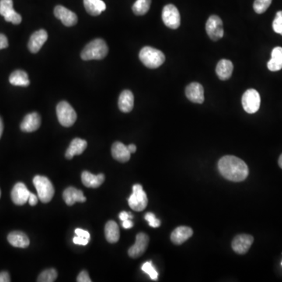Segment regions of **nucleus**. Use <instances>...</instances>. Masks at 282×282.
Segmentation results:
<instances>
[{
    "instance_id": "a19ab883",
    "label": "nucleus",
    "mask_w": 282,
    "mask_h": 282,
    "mask_svg": "<svg viewBox=\"0 0 282 282\" xmlns=\"http://www.w3.org/2000/svg\"><path fill=\"white\" fill-rule=\"evenodd\" d=\"M133 214L130 213H127V212H122V213L119 214V219H120L122 221H124V220H129V219H133Z\"/></svg>"
},
{
    "instance_id": "423d86ee",
    "label": "nucleus",
    "mask_w": 282,
    "mask_h": 282,
    "mask_svg": "<svg viewBox=\"0 0 282 282\" xmlns=\"http://www.w3.org/2000/svg\"><path fill=\"white\" fill-rule=\"evenodd\" d=\"M128 203L133 210L141 212L145 210L148 199L141 185L135 184L133 186V194L129 198Z\"/></svg>"
},
{
    "instance_id": "e433bc0d",
    "label": "nucleus",
    "mask_w": 282,
    "mask_h": 282,
    "mask_svg": "<svg viewBox=\"0 0 282 282\" xmlns=\"http://www.w3.org/2000/svg\"><path fill=\"white\" fill-rule=\"evenodd\" d=\"M89 239L87 238H82V237L75 236V238H73V242L76 244V245H86L89 243Z\"/></svg>"
},
{
    "instance_id": "39448f33",
    "label": "nucleus",
    "mask_w": 282,
    "mask_h": 282,
    "mask_svg": "<svg viewBox=\"0 0 282 282\" xmlns=\"http://www.w3.org/2000/svg\"><path fill=\"white\" fill-rule=\"evenodd\" d=\"M59 123L64 127H71L77 119V115L72 107L67 102H60L57 106Z\"/></svg>"
},
{
    "instance_id": "58836bf2",
    "label": "nucleus",
    "mask_w": 282,
    "mask_h": 282,
    "mask_svg": "<svg viewBox=\"0 0 282 282\" xmlns=\"http://www.w3.org/2000/svg\"><path fill=\"white\" fill-rule=\"evenodd\" d=\"M8 39L7 36L4 34H0V50H3V49L8 48Z\"/></svg>"
},
{
    "instance_id": "f704fd0d",
    "label": "nucleus",
    "mask_w": 282,
    "mask_h": 282,
    "mask_svg": "<svg viewBox=\"0 0 282 282\" xmlns=\"http://www.w3.org/2000/svg\"><path fill=\"white\" fill-rule=\"evenodd\" d=\"M145 220H147L149 225L151 227H154V228H157V227H159L161 226V221H160L158 219L156 218L155 215L152 213H146L145 217H144Z\"/></svg>"
},
{
    "instance_id": "4c0bfd02",
    "label": "nucleus",
    "mask_w": 282,
    "mask_h": 282,
    "mask_svg": "<svg viewBox=\"0 0 282 282\" xmlns=\"http://www.w3.org/2000/svg\"><path fill=\"white\" fill-rule=\"evenodd\" d=\"M75 234L77 236L82 237V238H87V239H90V234L87 231L81 229V228H77L75 231Z\"/></svg>"
},
{
    "instance_id": "9d476101",
    "label": "nucleus",
    "mask_w": 282,
    "mask_h": 282,
    "mask_svg": "<svg viewBox=\"0 0 282 282\" xmlns=\"http://www.w3.org/2000/svg\"><path fill=\"white\" fill-rule=\"evenodd\" d=\"M0 15L14 25H19L22 21V16L14 10L13 0H0Z\"/></svg>"
},
{
    "instance_id": "6ab92c4d",
    "label": "nucleus",
    "mask_w": 282,
    "mask_h": 282,
    "mask_svg": "<svg viewBox=\"0 0 282 282\" xmlns=\"http://www.w3.org/2000/svg\"><path fill=\"white\" fill-rule=\"evenodd\" d=\"M193 235V230L189 227L181 226L176 227V229L171 234V241L175 245H179L184 243L186 240L189 239Z\"/></svg>"
},
{
    "instance_id": "2eb2a0df",
    "label": "nucleus",
    "mask_w": 282,
    "mask_h": 282,
    "mask_svg": "<svg viewBox=\"0 0 282 282\" xmlns=\"http://www.w3.org/2000/svg\"><path fill=\"white\" fill-rule=\"evenodd\" d=\"M30 192L28 190L26 185L23 183H18L13 187L11 192V199L17 206H23L29 201Z\"/></svg>"
},
{
    "instance_id": "20e7f679",
    "label": "nucleus",
    "mask_w": 282,
    "mask_h": 282,
    "mask_svg": "<svg viewBox=\"0 0 282 282\" xmlns=\"http://www.w3.org/2000/svg\"><path fill=\"white\" fill-rule=\"evenodd\" d=\"M33 183L37 191L38 198L42 203H50L55 192L51 181L46 176H36L33 179Z\"/></svg>"
},
{
    "instance_id": "a878e982",
    "label": "nucleus",
    "mask_w": 282,
    "mask_h": 282,
    "mask_svg": "<svg viewBox=\"0 0 282 282\" xmlns=\"http://www.w3.org/2000/svg\"><path fill=\"white\" fill-rule=\"evenodd\" d=\"M87 13L92 16H98L106 10V5L102 0H83Z\"/></svg>"
},
{
    "instance_id": "ddd939ff",
    "label": "nucleus",
    "mask_w": 282,
    "mask_h": 282,
    "mask_svg": "<svg viewBox=\"0 0 282 282\" xmlns=\"http://www.w3.org/2000/svg\"><path fill=\"white\" fill-rule=\"evenodd\" d=\"M54 15L67 27L74 26L78 22V17L75 13L67 9L63 6H57L54 8Z\"/></svg>"
},
{
    "instance_id": "37998d69",
    "label": "nucleus",
    "mask_w": 282,
    "mask_h": 282,
    "mask_svg": "<svg viewBox=\"0 0 282 282\" xmlns=\"http://www.w3.org/2000/svg\"><path fill=\"white\" fill-rule=\"evenodd\" d=\"M123 222V227H124L125 229H130V228L133 227V223L132 222L130 219L124 220Z\"/></svg>"
},
{
    "instance_id": "aec40b11",
    "label": "nucleus",
    "mask_w": 282,
    "mask_h": 282,
    "mask_svg": "<svg viewBox=\"0 0 282 282\" xmlns=\"http://www.w3.org/2000/svg\"><path fill=\"white\" fill-rule=\"evenodd\" d=\"M112 154L115 159L119 162H128L130 158L131 153L129 151L128 147L125 145L123 143L115 142L112 147Z\"/></svg>"
},
{
    "instance_id": "de8ad7c7",
    "label": "nucleus",
    "mask_w": 282,
    "mask_h": 282,
    "mask_svg": "<svg viewBox=\"0 0 282 282\" xmlns=\"http://www.w3.org/2000/svg\"><path fill=\"white\" fill-rule=\"evenodd\" d=\"M0 197H1V191H0Z\"/></svg>"
},
{
    "instance_id": "09e8293b",
    "label": "nucleus",
    "mask_w": 282,
    "mask_h": 282,
    "mask_svg": "<svg viewBox=\"0 0 282 282\" xmlns=\"http://www.w3.org/2000/svg\"><path fill=\"white\" fill-rule=\"evenodd\" d=\"M281 265H282V263H281Z\"/></svg>"
},
{
    "instance_id": "7ed1b4c3",
    "label": "nucleus",
    "mask_w": 282,
    "mask_h": 282,
    "mask_svg": "<svg viewBox=\"0 0 282 282\" xmlns=\"http://www.w3.org/2000/svg\"><path fill=\"white\" fill-rule=\"evenodd\" d=\"M140 60L148 68L154 69L158 68L165 62V57L164 53L159 50L153 48L151 46H145L140 50L139 54Z\"/></svg>"
},
{
    "instance_id": "5701e85b",
    "label": "nucleus",
    "mask_w": 282,
    "mask_h": 282,
    "mask_svg": "<svg viewBox=\"0 0 282 282\" xmlns=\"http://www.w3.org/2000/svg\"><path fill=\"white\" fill-rule=\"evenodd\" d=\"M87 147V142L82 139L75 138L72 140L65 153L67 159H71L75 155H80Z\"/></svg>"
},
{
    "instance_id": "2f4dec72",
    "label": "nucleus",
    "mask_w": 282,
    "mask_h": 282,
    "mask_svg": "<svg viewBox=\"0 0 282 282\" xmlns=\"http://www.w3.org/2000/svg\"><path fill=\"white\" fill-rule=\"evenodd\" d=\"M271 3L272 0H255L253 4L254 11L259 15L263 14L269 8Z\"/></svg>"
},
{
    "instance_id": "c756f323",
    "label": "nucleus",
    "mask_w": 282,
    "mask_h": 282,
    "mask_svg": "<svg viewBox=\"0 0 282 282\" xmlns=\"http://www.w3.org/2000/svg\"><path fill=\"white\" fill-rule=\"evenodd\" d=\"M151 4V0H137L135 4H133L132 9L136 15L141 16L148 12Z\"/></svg>"
},
{
    "instance_id": "b1692460",
    "label": "nucleus",
    "mask_w": 282,
    "mask_h": 282,
    "mask_svg": "<svg viewBox=\"0 0 282 282\" xmlns=\"http://www.w3.org/2000/svg\"><path fill=\"white\" fill-rule=\"evenodd\" d=\"M105 179V176L103 173L93 175L88 171H84L82 173V182L86 187H99L104 183Z\"/></svg>"
},
{
    "instance_id": "c03bdc74",
    "label": "nucleus",
    "mask_w": 282,
    "mask_h": 282,
    "mask_svg": "<svg viewBox=\"0 0 282 282\" xmlns=\"http://www.w3.org/2000/svg\"><path fill=\"white\" fill-rule=\"evenodd\" d=\"M128 147L129 151L131 154L133 153H135L137 151V147H136L135 144H130V145L127 146Z\"/></svg>"
},
{
    "instance_id": "f03ea898",
    "label": "nucleus",
    "mask_w": 282,
    "mask_h": 282,
    "mask_svg": "<svg viewBox=\"0 0 282 282\" xmlns=\"http://www.w3.org/2000/svg\"><path fill=\"white\" fill-rule=\"evenodd\" d=\"M109 53V47L102 39H96L88 43L81 53L83 60H102Z\"/></svg>"
},
{
    "instance_id": "6e6552de",
    "label": "nucleus",
    "mask_w": 282,
    "mask_h": 282,
    "mask_svg": "<svg viewBox=\"0 0 282 282\" xmlns=\"http://www.w3.org/2000/svg\"><path fill=\"white\" fill-rule=\"evenodd\" d=\"M206 30L213 41H218L219 39H222L224 35L222 20L217 15H212L206 22Z\"/></svg>"
},
{
    "instance_id": "4468645a",
    "label": "nucleus",
    "mask_w": 282,
    "mask_h": 282,
    "mask_svg": "<svg viewBox=\"0 0 282 282\" xmlns=\"http://www.w3.org/2000/svg\"><path fill=\"white\" fill-rule=\"evenodd\" d=\"M185 93L187 99L193 103L203 104L204 102V88L199 82L189 84L186 87Z\"/></svg>"
},
{
    "instance_id": "f3484780",
    "label": "nucleus",
    "mask_w": 282,
    "mask_h": 282,
    "mask_svg": "<svg viewBox=\"0 0 282 282\" xmlns=\"http://www.w3.org/2000/svg\"><path fill=\"white\" fill-rule=\"evenodd\" d=\"M48 39V34L44 29H40L34 32L29 42V49L32 53H36L43 47V44Z\"/></svg>"
},
{
    "instance_id": "f8f14e48",
    "label": "nucleus",
    "mask_w": 282,
    "mask_h": 282,
    "mask_svg": "<svg viewBox=\"0 0 282 282\" xmlns=\"http://www.w3.org/2000/svg\"><path fill=\"white\" fill-rule=\"evenodd\" d=\"M254 238L249 234H239L232 241V248L238 254H245L253 243Z\"/></svg>"
},
{
    "instance_id": "7c9ffc66",
    "label": "nucleus",
    "mask_w": 282,
    "mask_h": 282,
    "mask_svg": "<svg viewBox=\"0 0 282 282\" xmlns=\"http://www.w3.org/2000/svg\"><path fill=\"white\" fill-rule=\"evenodd\" d=\"M57 278V272L55 269H48L42 272L38 277V282H53Z\"/></svg>"
},
{
    "instance_id": "bb28decb",
    "label": "nucleus",
    "mask_w": 282,
    "mask_h": 282,
    "mask_svg": "<svg viewBox=\"0 0 282 282\" xmlns=\"http://www.w3.org/2000/svg\"><path fill=\"white\" fill-rule=\"evenodd\" d=\"M105 237L109 243H116L120 238V231L117 223L110 220L107 223L105 228Z\"/></svg>"
},
{
    "instance_id": "0eeeda50",
    "label": "nucleus",
    "mask_w": 282,
    "mask_h": 282,
    "mask_svg": "<svg viewBox=\"0 0 282 282\" xmlns=\"http://www.w3.org/2000/svg\"><path fill=\"white\" fill-rule=\"evenodd\" d=\"M260 102L259 92L254 89H249L245 91L241 100L244 110L248 114L257 112L260 107Z\"/></svg>"
},
{
    "instance_id": "c9c22d12",
    "label": "nucleus",
    "mask_w": 282,
    "mask_h": 282,
    "mask_svg": "<svg viewBox=\"0 0 282 282\" xmlns=\"http://www.w3.org/2000/svg\"><path fill=\"white\" fill-rule=\"evenodd\" d=\"M77 281L91 282L92 280H91L90 277H89L88 272L85 271V270H82V272H80L79 274H78V277H77Z\"/></svg>"
},
{
    "instance_id": "9b49d317",
    "label": "nucleus",
    "mask_w": 282,
    "mask_h": 282,
    "mask_svg": "<svg viewBox=\"0 0 282 282\" xmlns=\"http://www.w3.org/2000/svg\"><path fill=\"white\" fill-rule=\"evenodd\" d=\"M148 244H149L148 235L144 233H139L136 237L135 244L129 249V256L133 259L140 257L147 250Z\"/></svg>"
},
{
    "instance_id": "1a4fd4ad",
    "label": "nucleus",
    "mask_w": 282,
    "mask_h": 282,
    "mask_svg": "<svg viewBox=\"0 0 282 282\" xmlns=\"http://www.w3.org/2000/svg\"><path fill=\"white\" fill-rule=\"evenodd\" d=\"M162 21L168 28L177 29L180 25V15L179 11L172 4H168L162 10Z\"/></svg>"
},
{
    "instance_id": "f257e3e1",
    "label": "nucleus",
    "mask_w": 282,
    "mask_h": 282,
    "mask_svg": "<svg viewBox=\"0 0 282 282\" xmlns=\"http://www.w3.org/2000/svg\"><path fill=\"white\" fill-rule=\"evenodd\" d=\"M220 174L225 179L233 182L245 180L248 176V168L243 160L233 155H226L218 162Z\"/></svg>"
},
{
    "instance_id": "4be33fe9",
    "label": "nucleus",
    "mask_w": 282,
    "mask_h": 282,
    "mask_svg": "<svg viewBox=\"0 0 282 282\" xmlns=\"http://www.w3.org/2000/svg\"><path fill=\"white\" fill-rule=\"evenodd\" d=\"M233 70H234V65L231 60L222 59L217 64L216 72H217L218 78L220 80L224 81V80L229 79L231 78Z\"/></svg>"
},
{
    "instance_id": "a211bd4d",
    "label": "nucleus",
    "mask_w": 282,
    "mask_h": 282,
    "mask_svg": "<svg viewBox=\"0 0 282 282\" xmlns=\"http://www.w3.org/2000/svg\"><path fill=\"white\" fill-rule=\"evenodd\" d=\"M63 199L66 204L69 206H73L75 203H85L86 201L83 192L73 186L66 188L63 193Z\"/></svg>"
},
{
    "instance_id": "c85d7f7f",
    "label": "nucleus",
    "mask_w": 282,
    "mask_h": 282,
    "mask_svg": "<svg viewBox=\"0 0 282 282\" xmlns=\"http://www.w3.org/2000/svg\"><path fill=\"white\" fill-rule=\"evenodd\" d=\"M10 82L16 86H29L30 84L29 75L22 70H17L11 74L9 78Z\"/></svg>"
},
{
    "instance_id": "393cba45",
    "label": "nucleus",
    "mask_w": 282,
    "mask_h": 282,
    "mask_svg": "<svg viewBox=\"0 0 282 282\" xmlns=\"http://www.w3.org/2000/svg\"><path fill=\"white\" fill-rule=\"evenodd\" d=\"M134 105V96L128 89L123 91L119 98V108L121 112L129 113L131 112Z\"/></svg>"
},
{
    "instance_id": "cd10ccee",
    "label": "nucleus",
    "mask_w": 282,
    "mask_h": 282,
    "mask_svg": "<svg viewBox=\"0 0 282 282\" xmlns=\"http://www.w3.org/2000/svg\"><path fill=\"white\" fill-rule=\"evenodd\" d=\"M268 69L277 71L282 69V47L277 46L271 52V59L267 63Z\"/></svg>"
},
{
    "instance_id": "473e14b6",
    "label": "nucleus",
    "mask_w": 282,
    "mask_h": 282,
    "mask_svg": "<svg viewBox=\"0 0 282 282\" xmlns=\"http://www.w3.org/2000/svg\"><path fill=\"white\" fill-rule=\"evenodd\" d=\"M141 269H142L143 271L147 273L153 280H156L157 279H158V272H157V270H155V268L153 266L151 261H147V262L144 263Z\"/></svg>"
},
{
    "instance_id": "412c9836",
    "label": "nucleus",
    "mask_w": 282,
    "mask_h": 282,
    "mask_svg": "<svg viewBox=\"0 0 282 282\" xmlns=\"http://www.w3.org/2000/svg\"><path fill=\"white\" fill-rule=\"evenodd\" d=\"M8 241L12 246L16 248H28L30 245L29 237L22 231H13L8 234Z\"/></svg>"
},
{
    "instance_id": "dca6fc26",
    "label": "nucleus",
    "mask_w": 282,
    "mask_h": 282,
    "mask_svg": "<svg viewBox=\"0 0 282 282\" xmlns=\"http://www.w3.org/2000/svg\"><path fill=\"white\" fill-rule=\"evenodd\" d=\"M41 126V117L36 112L28 114L21 124V130L25 133H32L39 130Z\"/></svg>"
},
{
    "instance_id": "a18cd8bd",
    "label": "nucleus",
    "mask_w": 282,
    "mask_h": 282,
    "mask_svg": "<svg viewBox=\"0 0 282 282\" xmlns=\"http://www.w3.org/2000/svg\"><path fill=\"white\" fill-rule=\"evenodd\" d=\"M3 133H4V123H3L2 119L0 117V138L2 137Z\"/></svg>"
},
{
    "instance_id": "49530a36",
    "label": "nucleus",
    "mask_w": 282,
    "mask_h": 282,
    "mask_svg": "<svg viewBox=\"0 0 282 282\" xmlns=\"http://www.w3.org/2000/svg\"><path fill=\"white\" fill-rule=\"evenodd\" d=\"M278 165L279 166H280V168H281L282 169V154H280V157H279Z\"/></svg>"
},
{
    "instance_id": "ea45409f",
    "label": "nucleus",
    "mask_w": 282,
    "mask_h": 282,
    "mask_svg": "<svg viewBox=\"0 0 282 282\" xmlns=\"http://www.w3.org/2000/svg\"><path fill=\"white\" fill-rule=\"evenodd\" d=\"M11 280V277L8 272L3 271L0 273V282H10Z\"/></svg>"
},
{
    "instance_id": "72a5a7b5",
    "label": "nucleus",
    "mask_w": 282,
    "mask_h": 282,
    "mask_svg": "<svg viewBox=\"0 0 282 282\" xmlns=\"http://www.w3.org/2000/svg\"><path fill=\"white\" fill-rule=\"evenodd\" d=\"M273 29L276 33L282 36V11H278L276 14L273 22Z\"/></svg>"
},
{
    "instance_id": "79ce46f5",
    "label": "nucleus",
    "mask_w": 282,
    "mask_h": 282,
    "mask_svg": "<svg viewBox=\"0 0 282 282\" xmlns=\"http://www.w3.org/2000/svg\"><path fill=\"white\" fill-rule=\"evenodd\" d=\"M28 202H29V205H30V206H36V205L38 203L37 196H36V195H34V194L31 193L30 192V195H29V201H28Z\"/></svg>"
}]
</instances>
